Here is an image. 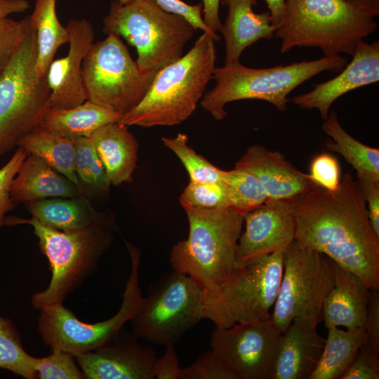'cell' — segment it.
<instances>
[{"label":"cell","instance_id":"11","mask_svg":"<svg viewBox=\"0 0 379 379\" xmlns=\"http://www.w3.org/2000/svg\"><path fill=\"white\" fill-rule=\"evenodd\" d=\"M284 270L270 320L284 333L295 317L323 321L324 304L335 282L332 260L295 240L283 253Z\"/></svg>","mask_w":379,"mask_h":379},{"label":"cell","instance_id":"36","mask_svg":"<svg viewBox=\"0 0 379 379\" xmlns=\"http://www.w3.org/2000/svg\"><path fill=\"white\" fill-rule=\"evenodd\" d=\"M36 378L82 379L85 376L76 363L75 356L69 352L56 350L47 357L34 358Z\"/></svg>","mask_w":379,"mask_h":379},{"label":"cell","instance_id":"25","mask_svg":"<svg viewBox=\"0 0 379 379\" xmlns=\"http://www.w3.org/2000/svg\"><path fill=\"white\" fill-rule=\"evenodd\" d=\"M122 115L90 100L66 109H44L36 127L69 139L91 135L100 127L119 122Z\"/></svg>","mask_w":379,"mask_h":379},{"label":"cell","instance_id":"15","mask_svg":"<svg viewBox=\"0 0 379 379\" xmlns=\"http://www.w3.org/2000/svg\"><path fill=\"white\" fill-rule=\"evenodd\" d=\"M295 200L269 199L244 216L245 230L236 251L239 265L287 249L295 240Z\"/></svg>","mask_w":379,"mask_h":379},{"label":"cell","instance_id":"49","mask_svg":"<svg viewBox=\"0 0 379 379\" xmlns=\"http://www.w3.org/2000/svg\"><path fill=\"white\" fill-rule=\"evenodd\" d=\"M366 14L376 18L379 15V0H347Z\"/></svg>","mask_w":379,"mask_h":379},{"label":"cell","instance_id":"48","mask_svg":"<svg viewBox=\"0 0 379 379\" xmlns=\"http://www.w3.org/2000/svg\"><path fill=\"white\" fill-rule=\"evenodd\" d=\"M270 13L272 23L277 27L281 22L286 8V0H265Z\"/></svg>","mask_w":379,"mask_h":379},{"label":"cell","instance_id":"4","mask_svg":"<svg viewBox=\"0 0 379 379\" xmlns=\"http://www.w3.org/2000/svg\"><path fill=\"white\" fill-rule=\"evenodd\" d=\"M184 209L189 234L172 247V269L190 276L205 291H214L239 266L236 251L244 216L232 206Z\"/></svg>","mask_w":379,"mask_h":379},{"label":"cell","instance_id":"26","mask_svg":"<svg viewBox=\"0 0 379 379\" xmlns=\"http://www.w3.org/2000/svg\"><path fill=\"white\" fill-rule=\"evenodd\" d=\"M26 206L39 222L62 231L89 226L103 214L96 211L86 198H48L27 202Z\"/></svg>","mask_w":379,"mask_h":379},{"label":"cell","instance_id":"24","mask_svg":"<svg viewBox=\"0 0 379 379\" xmlns=\"http://www.w3.org/2000/svg\"><path fill=\"white\" fill-rule=\"evenodd\" d=\"M127 126L112 122L91 135L111 185L131 182L138 160L139 145Z\"/></svg>","mask_w":379,"mask_h":379},{"label":"cell","instance_id":"34","mask_svg":"<svg viewBox=\"0 0 379 379\" xmlns=\"http://www.w3.org/2000/svg\"><path fill=\"white\" fill-rule=\"evenodd\" d=\"M75 146L74 168L79 181L97 192H107L111 182L91 138H78Z\"/></svg>","mask_w":379,"mask_h":379},{"label":"cell","instance_id":"33","mask_svg":"<svg viewBox=\"0 0 379 379\" xmlns=\"http://www.w3.org/2000/svg\"><path fill=\"white\" fill-rule=\"evenodd\" d=\"M164 145L180 160L187 170L190 181L222 182L223 171L210 163L188 145V138L179 133L175 137H163Z\"/></svg>","mask_w":379,"mask_h":379},{"label":"cell","instance_id":"39","mask_svg":"<svg viewBox=\"0 0 379 379\" xmlns=\"http://www.w3.org/2000/svg\"><path fill=\"white\" fill-rule=\"evenodd\" d=\"M180 379H233L211 350L202 353L191 366L181 368Z\"/></svg>","mask_w":379,"mask_h":379},{"label":"cell","instance_id":"29","mask_svg":"<svg viewBox=\"0 0 379 379\" xmlns=\"http://www.w3.org/2000/svg\"><path fill=\"white\" fill-rule=\"evenodd\" d=\"M56 1L36 0L32 14L29 15L37 45L35 68L41 77H46L58 49L69 41L67 26H63L58 18Z\"/></svg>","mask_w":379,"mask_h":379},{"label":"cell","instance_id":"42","mask_svg":"<svg viewBox=\"0 0 379 379\" xmlns=\"http://www.w3.org/2000/svg\"><path fill=\"white\" fill-rule=\"evenodd\" d=\"M119 4H126L132 0H114ZM164 10L179 15L185 18L196 31L201 29L204 32H214L211 30L203 20L202 3L190 5L182 0H152Z\"/></svg>","mask_w":379,"mask_h":379},{"label":"cell","instance_id":"31","mask_svg":"<svg viewBox=\"0 0 379 379\" xmlns=\"http://www.w3.org/2000/svg\"><path fill=\"white\" fill-rule=\"evenodd\" d=\"M222 180L226 186L230 206L243 216L269 200L260 181L248 171L235 168L223 171Z\"/></svg>","mask_w":379,"mask_h":379},{"label":"cell","instance_id":"38","mask_svg":"<svg viewBox=\"0 0 379 379\" xmlns=\"http://www.w3.org/2000/svg\"><path fill=\"white\" fill-rule=\"evenodd\" d=\"M28 154L22 147L18 146L9 160L0 168V229L4 226L6 213L15 206L11 197V185Z\"/></svg>","mask_w":379,"mask_h":379},{"label":"cell","instance_id":"23","mask_svg":"<svg viewBox=\"0 0 379 379\" xmlns=\"http://www.w3.org/2000/svg\"><path fill=\"white\" fill-rule=\"evenodd\" d=\"M11 197L15 205L53 197L86 198L83 190L34 154L22 162L12 182Z\"/></svg>","mask_w":379,"mask_h":379},{"label":"cell","instance_id":"44","mask_svg":"<svg viewBox=\"0 0 379 379\" xmlns=\"http://www.w3.org/2000/svg\"><path fill=\"white\" fill-rule=\"evenodd\" d=\"M364 328L367 342L379 352V293L371 290L365 319Z\"/></svg>","mask_w":379,"mask_h":379},{"label":"cell","instance_id":"6","mask_svg":"<svg viewBox=\"0 0 379 379\" xmlns=\"http://www.w3.org/2000/svg\"><path fill=\"white\" fill-rule=\"evenodd\" d=\"M347 64V58L340 55L261 69L247 67L239 62L225 64L215 68V85L204 93L201 105L218 121L227 117V104L241 100H265L282 112L293 90L322 72H340Z\"/></svg>","mask_w":379,"mask_h":379},{"label":"cell","instance_id":"19","mask_svg":"<svg viewBox=\"0 0 379 379\" xmlns=\"http://www.w3.org/2000/svg\"><path fill=\"white\" fill-rule=\"evenodd\" d=\"M234 168L254 174L269 199L295 200L315 185L309 173L298 170L281 153L260 145L250 146Z\"/></svg>","mask_w":379,"mask_h":379},{"label":"cell","instance_id":"27","mask_svg":"<svg viewBox=\"0 0 379 379\" xmlns=\"http://www.w3.org/2000/svg\"><path fill=\"white\" fill-rule=\"evenodd\" d=\"M328 330L321 357L310 379H340L367 341L364 327L345 331L332 326Z\"/></svg>","mask_w":379,"mask_h":379},{"label":"cell","instance_id":"41","mask_svg":"<svg viewBox=\"0 0 379 379\" xmlns=\"http://www.w3.org/2000/svg\"><path fill=\"white\" fill-rule=\"evenodd\" d=\"M309 174L315 184L329 191L335 190L340 180L338 161L328 153L320 154L313 159Z\"/></svg>","mask_w":379,"mask_h":379},{"label":"cell","instance_id":"8","mask_svg":"<svg viewBox=\"0 0 379 379\" xmlns=\"http://www.w3.org/2000/svg\"><path fill=\"white\" fill-rule=\"evenodd\" d=\"M283 270L281 252L261 255L240 265L217 289L204 291V319L220 328L270 319Z\"/></svg>","mask_w":379,"mask_h":379},{"label":"cell","instance_id":"20","mask_svg":"<svg viewBox=\"0 0 379 379\" xmlns=\"http://www.w3.org/2000/svg\"><path fill=\"white\" fill-rule=\"evenodd\" d=\"M308 318L295 317L280 338L272 379H310L321 357L326 338Z\"/></svg>","mask_w":379,"mask_h":379},{"label":"cell","instance_id":"37","mask_svg":"<svg viewBox=\"0 0 379 379\" xmlns=\"http://www.w3.org/2000/svg\"><path fill=\"white\" fill-rule=\"evenodd\" d=\"M29 22V16L20 20L0 19V75L24 39Z\"/></svg>","mask_w":379,"mask_h":379},{"label":"cell","instance_id":"28","mask_svg":"<svg viewBox=\"0 0 379 379\" xmlns=\"http://www.w3.org/2000/svg\"><path fill=\"white\" fill-rule=\"evenodd\" d=\"M29 154L39 157L82 189L74 168L75 140L35 127L18 142Z\"/></svg>","mask_w":379,"mask_h":379},{"label":"cell","instance_id":"14","mask_svg":"<svg viewBox=\"0 0 379 379\" xmlns=\"http://www.w3.org/2000/svg\"><path fill=\"white\" fill-rule=\"evenodd\" d=\"M281 335L270 319L215 326L210 347L233 379H272Z\"/></svg>","mask_w":379,"mask_h":379},{"label":"cell","instance_id":"2","mask_svg":"<svg viewBox=\"0 0 379 379\" xmlns=\"http://www.w3.org/2000/svg\"><path fill=\"white\" fill-rule=\"evenodd\" d=\"M216 32H203L180 58L161 69L142 100L120 124L147 128L181 124L195 111L215 68Z\"/></svg>","mask_w":379,"mask_h":379},{"label":"cell","instance_id":"30","mask_svg":"<svg viewBox=\"0 0 379 379\" xmlns=\"http://www.w3.org/2000/svg\"><path fill=\"white\" fill-rule=\"evenodd\" d=\"M322 130L331 140L326 142L331 151L342 155L357 171V176L379 180V149L361 143L341 126L335 112L324 119Z\"/></svg>","mask_w":379,"mask_h":379},{"label":"cell","instance_id":"16","mask_svg":"<svg viewBox=\"0 0 379 379\" xmlns=\"http://www.w3.org/2000/svg\"><path fill=\"white\" fill-rule=\"evenodd\" d=\"M136 337L121 331L102 346L75 356L88 379H153L157 359L150 345L137 343Z\"/></svg>","mask_w":379,"mask_h":379},{"label":"cell","instance_id":"17","mask_svg":"<svg viewBox=\"0 0 379 379\" xmlns=\"http://www.w3.org/2000/svg\"><path fill=\"white\" fill-rule=\"evenodd\" d=\"M67 54L53 60L46 76L50 94L45 109H66L87 100L82 77L84 60L94 43V30L85 18L70 20Z\"/></svg>","mask_w":379,"mask_h":379},{"label":"cell","instance_id":"46","mask_svg":"<svg viewBox=\"0 0 379 379\" xmlns=\"http://www.w3.org/2000/svg\"><path fill=\"white\" fill-rule=\"evenodd\" d=\"M221 0H202L203 20L213 32H220L222 22L219 15V7Z\"/></svg>","mask_w":379,"mask_h":379},{"label":"cell","instance_id":"43","mask_svg":"<svg viewBox=\"0 0 379 379\" xmlns=\"http://www.w3.org/2000/svg\"><path fill=\"white\" fill-rule=\"evenodd\" d=\"M365 199L371 224L379 237V180L357 176Z\"/></svg>","mask_w":379,"mask_h":379},{"label":"cell","instance_id":"1","mask_svg":"<svg viewBox=\"0 0 379 379\" xmlns=\"http://www.w3.org/2000/svg\"><path fill=\"white\" fill-rule=\"evenodd\" d=\"M295 202V240L324 253L371 290L378 291L379 237L352 173H345L335 190L315 184Z\"/></svg>","mask_w":379,"mask_h":379},{"label":"cell","instance_id":"45","mask_svg":"<svg viewBox=\"0 0 379 379\" xmlns=\"http://www.w3.org/2000/svg\"><path fill=\"white\" fill-rule=\"evenodd\" d=\"M166 347L164 354L154 362L153 375L158 379H180L181 368L173 345Z\"/></svg>","mask_w":379,"mask_h":379},{"label":"cell","instance_id":"9","mask_svg":"<svg viewBox=\"0 0 379 379\" xmlns=\"http://www.w3.org/2000/svg\"><path fill=\"white\" fill-rule=\"evenodd\" d=\"M204 290L190 276L173 270L149 287L130 319L133 335L165 347L174 345L201 319Z\"/></svg>","mask_w":379,"mask_h":379},{"label":"cell","instance_id":"32","mask_svg":"<svg viewBox=\"0 0 379 379\" xmlns=\"http://www.w3.org/2000/svg\"><path fill=\"white\" fill-rule=\"evenodd\" d=\"M34 358L24 350L13 322L0 316V368L26 379H34Z\"/></svg>","mask_w":379,"mask_h":379},{"label":"cell","instance_id":"47","mask_svg":"<svg viewBox=\"0 0 379 379\" xmlns=\"http://www.w3.org/2000/svg\"><path fill=\"white\" fill-rule=\"evenodd\" d=\"M29 8L27 0H0V19L13 13L25 12Z\"/></svg>","mask_w":379,"mask_h":379},{"label":"cell","instance_id":"7","mask_svg":"<svg viewBox=\"0 0 379 379\" xmlns=\"http://www.w3.org/2000/svg\"><path fill=\"white\" fill-rule=\"evenodd\" d=\"M105 34L114 33L135 47L136 63L142 74H157L182 56L197 32L183 17L168 12L152 0L112 1L103 19Z\"/></svg>","mask_w":379,"mask_h":379},{"label":"cell","instance_id":"13","mask_svg":"<svg viewBox=\"0 0 379 379\" xmlns=\"http://www.w3.org/2000/svg\"><path fill=\"white\" fill-rule=\"evenodd\" d=\"M131 268L123 293L121 305L111 318L88 324L80 321L62 303L46 307L39 317L38 328L44 343L52 350H63L74 356L94 350L115 338L130 321L142 299L139 284L140 253L126 244Z\"/></svg>","mask_w":379,"mask_h":379},{"label":"cell","instance_id":"5","mask_svg":"<svg viewBox=\"0 0 379 379\" xmlns=\"http://www.w3.org/2000/svg\"><path fill=\"white\" fill-rule=\"evenodd\" d=\"M375 18L347 0H286L274 36L282 53L314 47L324 56L352 55L358 43L375 32Z\"/></svg>","mask_w":379,"mask_h":379},{"label":"cell","instance_id":"22","mask_svg":"<svg viewBox=\"0 0 379 379\" xmlns=\"http://www.w3.org/2000/svg\"><path fill=\"white\" fill-rule=\"evenodd\" d=\"M228 7L226 20L222 25L225 44V64L239 62L243 51L261 39L274 36L277 29L269 11L255 13L258 0H221Z\"/></svg>","mask_w":379,"mask_h":379},{"label":"cell","instance_id":"12","mask_svg":"<svg viewBox=\"0 0 379 379\" xmlns=\"http://www.w3.org/2000/svg\"><path fill=\"white\" fill-rule=\"evenodd\" d=\"M156 74H142L119 35L93 43L82 65L87 100L122 116L144 98Z\"/></svg>","mask_w":379,"mask_h":379},{"label":"cell","instance_id":"40","mask_svg":"<svg viewBox=\"0 0 379 379\" xmlns=\"http://www.w3.org/2000/svg\"><path fill=\"white\" fill-rule=\"evenodd\" d=\"M379 352L366 341L340 379H378Z\"/></svg>","mask_w":379,"mask_h":379},{"label":"cell","instance_id":"3","mask_svg":"<svg viewBox=\"0 0 379 379\" xmlns=\"http://www.w3.org/2000/svg\"><path fill=\"white\" fill-rule=\"evenodd\" d=\"M29 225L39 239L41 253L51 270L48 287L32 297L34 308L62 303L65 298L96 270L98 260L111 246L114 219L105 213L84 228L62 231L39 222L35 218L6 217L4 225Z\"/></svg>","mask_w":379,"mask_h":379},{"label":"cell","instance_id":"35","mask_svg":"<svg viewBox=\"0 0 379 379\" xmlns=\"http://www.w3.org/2000/svg\"><path fill=\"white\" fill-rule=\"evenodd\" d=\"M179 201L184 208L220 209L230 206L223 182H189Z\"/></svg>","mask_w":379,"mask_h":379},{"label":"cell","instance_id":"10","mask_svg":"<svg viewBox=\"0 0 379 379\" xmlns=\"http://www.w3.org/2000/svg\"><path fill=\"white\" fill-rule=\"evenodd\" d=\"M36 32L30 22L24 39L0 75V156L36 127L45 109L50 89L46 78L36 72Z\"/></svg>","mask_w":379,"mask_h":379},{"label":"cell","instance_id":"18","mask_svg":"<svg viewBox=\"0 0 379 379\" xmlns=\"http://www.w3.org/2000/svg\"><path fill=\"white\" fill-rule=\"evenodd\" d=\"M351 62L334 78L314 84L307 93L294 96L289 101L302 109H317L325 119L333 103L340 96L379 80V42L358 43Z\"/></svg>","mask_w":379,"mask_h":379},{"label":"cell","instance_id":"21","mask_svg":"<svg viewBox=\"0 0 379 379\" xmlns=\"http://www.w3.org/2000/svg\"><path fill=\"white\" fill-rule=\"evenodd\" d=\"M332 267L335 282L324 304L325 326L364 327L371 289L357 275L333 260Z\"/></svg>","mask_w":379,"mask_h":379}]
</instances>
